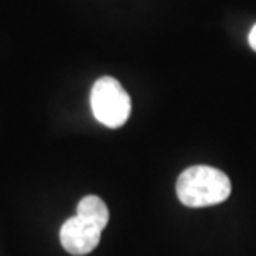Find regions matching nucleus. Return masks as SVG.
Here are the masks:
<instances>
[{"instance_id": "nucleus-1", "label": "nucleus", "mask_w": 256, "mask_h": 256, "mask_svg": "<svg viewBox=\"0 0 256 256\" xmlns=\"http://www.w3.org/2000/svg\"><path fill=\"white\" fill-rule=\"evenodd\" d=\"M232 193V182L222 170L206 165L186 168L178 176L176 194L186 206L202 208L223 203Z\"/></svg>"}, {"instance_id": "nucleus-4", "label": "nucleus", "mask_w": 256, "mask_h": 256, "mask_svg": "<svg viewBox=\"0 0 256 256\" xmlns=\"http://www.w3.org/2000/svg\"><path fill=\"white\" fill-rule=\"evenodd\" d=\"M76 216L84 218L85 222L95 224L104 232V228L108 223V208H106L105 202L95 194H88V196L82 198L78 204H76Z\"/></svg>"}, {"instance_id": "nucleus-5", "label": "nucleus", "mask_w": 256, "mask_h": 256, "mask_svg": "<svg viewBox=\"0 0 256 256\" xmlns=\"http://www.w3.org/2000/svg\"><path fill=\"white\" fill-rule=\"evenodd\" d=\"M248 44L254 52H256V24L253 25V28L250 30V35H248Z\"/></svg>"}, {"instance_id": "nucleus-3", "label": "nucleus", "mask_w": 256, "mask_h": 256, "mask_svg": "<svg viewBox=\"0 0 256 256\" xmlns=\"http://www.w3.org/2000/svg\"><path fill=\"white\" fill-rule=\"evenodd\" d=\"M102 230L80 216H72L60 228V243L66 253L84 256L92 253L100 243Z\"/></svg>"}, {"instance_id": "nucleus-2", "label": "nucleus", "mask_w": 256, "mask_h": 256, "mask_svg": "<svg viewBox=\"0 0 256 256\" xmlns=\"http://www.w3.org/2000/svg\"><path fill=\"white\" fill-rule=\"evenodd\" d=\"M90 105L95 118L108 128L125 125L132 112L130 96L114 76H102L95 82L90 94Z\"/></svg>"}]
</instances>
